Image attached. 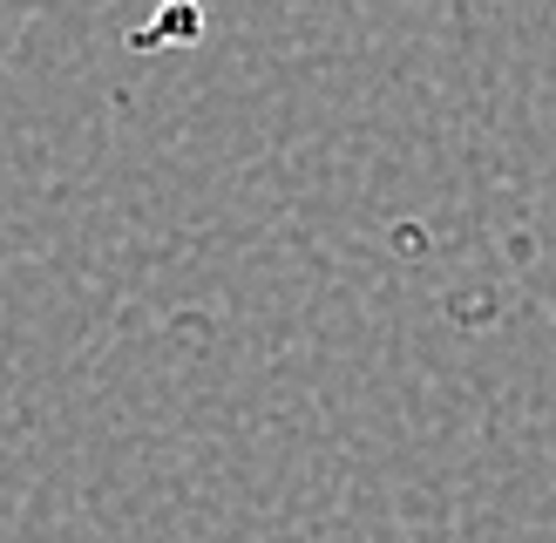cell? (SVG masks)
Returning a JSON list of instances; mask_svg holds the SVG:
<instances>
[]
</instances>
